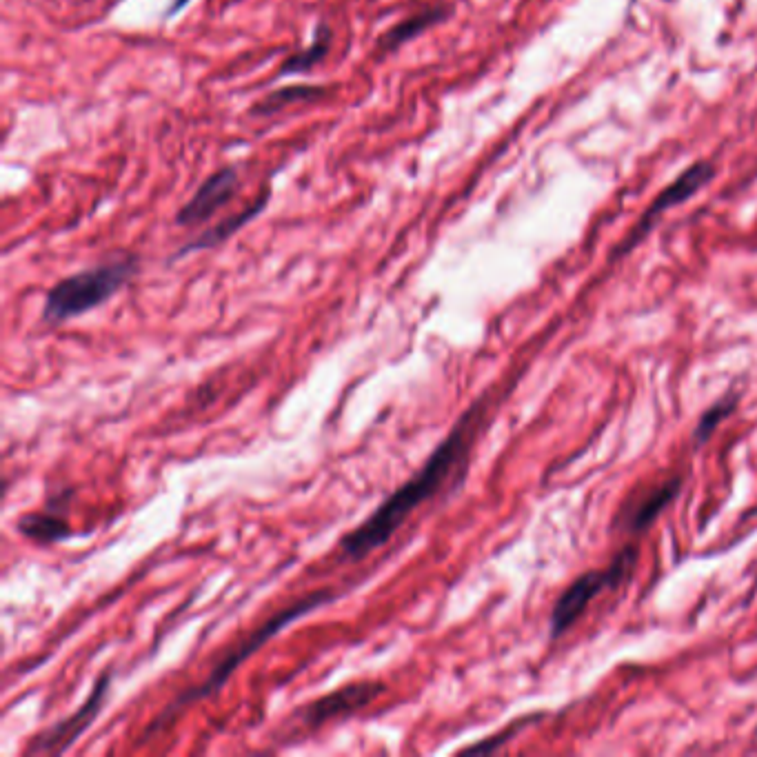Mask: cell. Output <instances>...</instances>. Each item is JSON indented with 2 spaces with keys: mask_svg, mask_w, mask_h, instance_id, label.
<instances>
[{
  "mask_svg": "<svg viewBox=\"0 0 757 757\" xmlns=\"http://www.w3.org/2000/svg\"><path fill=\"white\" fill-rule=\"evenodd\" d=\"M487 413V402L476 400L462 413L456 425L429 453L425 464L382 500L376 511L338 540L340 562H360L385 547L420 504L433 500L444 489H456L467 473L471 449Z\"/></svg>",
  "mask_w": 757,
  "mask_h": 757,
  "instance_id": "cell-1",
  "label": "cell"
},
{
  "mask_svg": "<svg viewBox=\"0 0 757 757\" xmlns=\"http://www.w3.org/2000/svg\"><path fill=\"white\" fill-rule=\"evenodd\" d=\"M336 598H338V593L333 589H316L311 593L300 595V598H296L294 602H289L287 607H282L274 615H269V618L262 624H258L254 631H249L245 638H240L234 647L227 649L225 655H220V660L211 666V671L203 682H200L198 686H191V689H187L185 693H180L176 700H171L167 704V709L147 726L143 738L149 740L151 735L167 731L169 726L178 720V715L185 709H189L191 704L211 698V695H218L222 689H225V684L229 682L231 675L238 671V666L242 662L249 660L251 655H256V651H260L267 642L274 640L278 633L291 627V624L298 622L300 618H305V615L309 613H314L316 609L325 607V604H331Z\"/></svg>",
  "mask_w": 757,
  "mask_h": 757,
  "instance_id": "cell-2",
  "label": "cell"
},
{
  "mask_svg": "<svg viewBox=\"0 0 757 757\" xmlns=\"http://www.w3.org/2000/svg\"><path fill=\"white\" fill-rule=\"evenodd\" d=\"M138 271L140 258L134 254H123L58 280L47 291L40 320L49 327H56L67 320L85 316L89 311L103 307L120 289L127 287Z\"/></svg>",
  "mask_w": 757,
  "mask_h": 757,
  "instance_id": "cell-3",
  "label": "cell"
},
{
  "mask_svg": "<svg viewBox=\"0 0 757 757\" xmlns=\"http://www.w3.org/2000/svg\"><path fill=\"white\" fill-rule=\"evenodd\" d=\"M638 564V549L627 547L615 555V560L609 564L607 569H598V571H589L580 575L571 587L560 595V600L555 602L553 613H551V638H560V635L567 631L575 620L587 611L593 598H598L602 591L620 587L622 582H627L631 578V571Z\"/></svg>",
  "mask_w": 757,
  "mask_h": 757,
  "instance_id": "cell-4",
  "label": "cell"
},
{
  "mask_svg": "<svg viewBox=\"0 0 757 757\" xmlns=\"http://www.w3.org/2000/svg\"><path fill=\"white\" fill-rule=\"evenodd\" d=\"M713 178H715V167L711 163H706V160H698V163H693L689 169H684L669 187H664L660 194L653 198L651 207L644 211L642 218L638 220V225L629 231V236L620 242L611 260H618L622 256L631 254V251L651 234V229L658 225V220L666 214V211L678 205H684L686 200H691L700 189L709 185Z\"/></svg>",
  "mask_w": 757,
  "mask_h": 757,
  "instance_id": "cell-5",
  "label": "cell"
},
{
  "mask_svg": "<svg viewBox=\"0 0 757 757\" xmlns=\"http://www.w3.org/2000/svg\"><path fill=\"white\" fill-rule=\"evenodd\" d=\"M111 682H114V671L105 669L98 675L94 682L92 693L87 695L85 702L78 706V709L67 715V718L58 720L56 724L47 726L40 733H36L32 740L27 744V755H52V753H65L69 746L80 738L89 726L94 724V720L100 715L105 706L107 695L111 691Z\"/></svg>",
  "mask_w": 757,
  "mask_h": 757,
  "instance_id": "cell-6",
  "label": "cell"
},
{
  "mask_svg": "<svg viewBox=\"0 0 757 757\" xmlns=\"http://www.w3.org/2000/svg\"><path fill=\"white\" fill-rule=\"evenodd\" d=\"M387 693L385 682H351L340 686V689L322 695L318 700H311L305 709H300L294 715V726L298 731L320 729L322 724L331 720H342L349 715L367 709L371 702H376L380 695Z\"/></svg>",
  "mask_w": 757,
  "mask_h": 757,
  "instance_id": "cell-7",
  "label": "cell"
},
{
  "mask_svg": "<svg viewBox=\"0 0 757 757\" xmlns=\"http://www.w3.org/2000/svg\"><path fill=\"white\" fill-rule=\"evenodd\" d=\"M240 189L238 167H222L214 171L187 203L176 211L178 227H196L214 218L218 211L231 203Z\"/></svg>",
  "mask_w": 757,
  "mask_h": 757,
  "instance_id": "cell-8",
  "label": "cell"
},
{
  "mask_svg": "<svg viewBox=\"0 0 757 757\" xmlns=\"http://www.w3.org/2000/svg\"><path fill=\"white\" fill-rule=\"evenodd\" d=\"M453 14H456V7L451 3H433L427 7H420L418 12L402 18L400 23L389 27L387 32L378 38L376 47H373V56L385 58L396 54L398 49L413 43V40L429 32V29L447 23Z\"/></svg>",
  "mask_w": 757,
  "mask_h": 757,
  "instance_id": "cell-9",
  "label": "cell"
},
{
  "mask_svg": "<svg viewBox=\"0 0 757 757\" xmlns=\"http://www.w3.org/2000/svg\"><path fill=\"white\" fill-rule=\"evenodd\" d=\"M680 487H682V478H669L660 484H655V487H651L649 491L640 493V496H635L620 513L622 529H627L631 533H640L647 529L649 524L666 509V504H671L675 500V496L680 493Z\"/></svg>",
  "mask_w": 757,
  "mask_h": 757,
  "instance_id": "cell-10",
  "label": "cell"
},
{
  "mask_svg": "<svg viewBox=\"0 0 757 757\" xmlns=\"http://www.w3.org/2000/svg\"><path fill=\"white\" fill-rule=\"evenodd\" d=\"M269 198H271V189L267 187V189L262 191V194L254 200V203L247 205L242 211H238V214L227 216L225 220H220L218 225L209 227L207 231H203V234L196 236L194 240H189L187 245L180 247V249L176 251V254L171 256V262H174V260H180V258H185V256H189V254H196V251H205V249L220 247L222 242H227L229 238H234L242 227H247L251 220H256V218L262 214V209H265V207L269 205Z\"/></svg>",
  "mask_w": 757,
  "mask_h": 757,
  "instance_id": "cell-11",
  "label": "cell"
},
{
  "mask_svg": "<svg viewBox=\"0 0 757 757\" xmlns=\"http://www.w3.org/2000/svg\"><path fill=\"white\" fill-rule=\"evenodd\" d=\"M56 502L58 500L54 498L43 511L23 513L16 520V531L20 536L34 544H40V547H49V544H58L72 538L74 531L69 527L63 507H58Z\"/></svg>",
  "mask_w": 757,
  "mask_h": 757,
  "instance_id": "cell-12",
  "label": "cell"
},
{
  "mask_svg": "<svg viewBox=\"0 0 757 757\" xmlns=\"http://www.w3.org/2000/svg\"><path fill=\"white\" fill-rule=\"evenodd\" d=\"M331 45H333V29L327 20H320V23L314 27L311 45L307 49H300V52L296 54H291L287 60H282V65L276 72V78L309 74L311 69L327 58V54L331 52Z\"/></svg>",
  "mask_w": 757,
  "mask_h": 757,
  "instance_id": "cell-13",
  "label": "cell"
},
{
  "mask_svg": "<svg viewBox=\"0 0 757 757\" xmlns=\"http://www.w3.org/2000/svg\"><path fill=\"white\" fill-rule=\"evenodd\" d=\"M329 89L322 85H287L274 89L267 96H262L258 103H254L249 114L254 118H269L278 114V111L287 109L291 105H311L318 103L320 98L327 96Z\"/></svg>",
  "mask_w": 757,
  "mask_h": 757,
  "instance_id": "cell-14",
  "label": "cell"
},
{
  "mask_svg": "<svg viewBox=\"0 0 757 757\" xmlns=\"http://www.w3.org/2000/svg\"><path fill=\"white\" fill-rule=\"evenodd\" d=\"M735 405H738V398H735L733 393H729V396H726V398H722V400L715 402V405H713L709 411H706L704 416L700 418L698 427H695V433H693L695 442L700 444V442H704V440H709V436L715 431V427H718L720 422H722L726 416H729V413L735 409Z\"/></svg>",
  "mask_w": 757,
  "mask_h": 757,
  "instance_id": "cell-15",
  "label": "cell"
},
{
  "mask_svg": "<svg viewBox=\"0 0 757 757\" xmlns=\"http://www.w3.org/2000/svg\"><path fill=\"white\" fill-rule=\"evenodd\" d=\"M522 726H527V720H518L516 724H511L509 729L496 733V735H493V738H487V740H482L478 744L467 746V749H464V751H467V753H493L496 749H500L502 744H507L509 738H513V735H516L522 729Z\"/></svg>",
  "mask_w": 757,
  "mask_h": 757,
  "instance_id": "cell-16",
  "label": "cell"
},
{
  "mask_svg": "<svg viewBox=\"0 0 757 757\" xmlns=\"http://www.w3.org/2000/svg\"><path fill=\"white\" fill-rule=\"evenodd\" d=\"M187 5H189V0H171L167 16H176L178 12H183V9H185Z\"/></svg>",
  "mask_w": 757,
  "mask_h": 757,
  "instance_id": "cell-17",
  "label": "cell"
}]
</instances>
